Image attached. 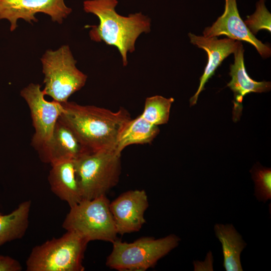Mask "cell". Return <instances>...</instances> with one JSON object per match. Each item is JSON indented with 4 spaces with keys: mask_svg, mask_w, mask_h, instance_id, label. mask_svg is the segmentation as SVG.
<instances>
[{
    "mask_svg": "<svg viewBox=\"0 0 271 271\" xmlns=\"http://www.w3.org/2000/svg\"><path fill=\"white\" fill-rule=\"evenodd\" d=\"M62 104L63 111L59 119L90 152L115 149L120 132L131 118L123 107L112 111L68 101Z\"/></svg>",
    "mask_w": 271,
    "mask_h": 271,
    "instance_id": "6da1fadb",
    "label": "cell"
},
{
    "mask_svg": "<svg viewBox=\"0 0 271 271\" xmlns=\"http://www.w3.org/2000/svg\"><path fill=\"white\" fill-rule=\"evenodd\" d=\"M117 4V0H86L83 6L86 13L95 15L99 21L98 25L88 26L91 40L116 47L126 66L127 54L135 51L139 37L151 31V20L142 13L121 16L115 10Z\"/></svg>",
    "mask_w": 271,
    "mask_h": 271,
    "instance_id": "7a4b0ae2",
    "label": "cell"
},
{
    "mask_svg": "<svg viewBox=\"0 0 271 271\" xmlns=\"http://www.w3.org/2000/svg\"><path fill=\"white\" fill-rule=\"evenodd\" d=\"M74 161L82 200L104 195L118 183L121 154L115 149L89 152Z\"/></svg>",
    "mask_w": 271,
    "mask_h": 271,
    "instance_id": "3957f363",
    "label": "cell"
},
{
    "mask_svg": "<svg viewBox=\"0 0 271 271\" xmlns=\"http://www.w3.org/2000/svg\"><path fill=\"white\" fill-rule=\"evenodd\" d=\"M89 242L71 231L36 245L26 262L27 271H83V260Z\"/></svg>",
    "mask_w": 271,
    "mask_h": 271,
    "instance_id": "277c9868",
    "label": "cell"
},
{
    "mask_svg": "<svg viewBox=\"0 0 271 271\" xmlns=\"http://www.w3.org/2000/svg\"><path fill=\"white\" fill-rule=\"evenodd\" d=\"M180 238L171 234L156 239L143 237L132 242L117 239L112 242V250L106 265L119 271H145L154 267L158 261L176 247Z\"/></svg>",
    "mask_w": 271,
    "mask_h": 271,
    "instance_id": "5b68a950",
    "label": "cell"
},
{
    "mask_svg": "<svg viewBox=\"0 0 271 271\" xmlns=\"http://www.w3.org/2000/svg\"><path fill=\"white\" fill-rule=\"evenodd\" d=\"M106 195L82 200L70 207L62 223L66 231L77 233L88 242L101 240L113 242L117 239L114 220Z\"/></svg>",
    "mask_w": 271,
    "mask_h": 271,
    "instance_id": "8992f818",
    "label": "cell"
},
{
    "mask_svg": "<svg viewBox=\"0 0 271 271\" xmlns=\"http://www.w3.org/2000/svg\"><path fill=\"white\" fill-rule=\"evenodd\" d=\"M44 74L43 91L60 103L82 88L87 76L76 67V60L68 45L56 50H48L41 58Z\"/></svg>",
    "mask_w": 271,
    "mask_h": 271,
    "instance_id": "52a82bcc",
    "label": "cell"
},
{
    "mask_svg": "<svg viewBox=\"0 0 271 271\" xmlns=\"http://www.w3.org/2000/svg\"><path fill=\"white\" fill-rule=\"evenodd\" d=\"M29 108L35 133L31 145L37 150L52 136L56 123L63 111L62 103L45 99L39 84L31 83L21 91Z\"/></svg>",
    "mask_w": 271,
    "mask_h": 271,
    "instance_id": "ba28073f",
    "label": "cell"
},
{
    "mask_svg": "<svg viewBox=\"0 0 271 271\" xmlns=\"http://www.w3.org/2000/svg\"><path fill=\"white\" fill-rule=\"evenodd\" d=\"M72 11L64 0H0V21L8 20L12 32L17 28L19 19L32 24L38 21L36 14L42 13L53 22L62 24Z\"/></svg>",
    "mask_w": 271,
    "mask_h": 271,
    "instance_id": "9c48e42d",
    "label": "cell"
},
{
    "mask_svg": "<svg viewBox=\"0 0 271 271\" xmlns=\"http://www.w3.org/2000/svg\"><path fill=\"white\" fill-rule=\"evenodd\" d=\"M148 207V197L144 190L126 191L110 202V210L117 234L123 235L140 231L146 222L145 213Z\"/></svg>",
    "mask_w": 271,
    "mask_h": 271,
    "instance_id": "30bf717a",
    "label": "cell"
},
{
    "mask_svg": "<svg viewBox=\"0 0 271 271\" xmlns=\"http://www.w3.org/2000/svg\"><path fill=\"white\" fill-rule=\"evenodd\" d=\"M225 2L223 13L212 26L205 28L203 36L224 35L233 40L245 41L252 45L263 58L269 57L270 47L258 40L248 29L239 16L236 0H225Z\"/></svg>",
    "mask_w": 271,
    "mask_h": 271,
    "instance_id": "8fae6325",
    "label": "cell"
},
{
    "mask_svg": "<svg viewBox=\"0 0 271 271\" xmlns=\"http://www.w3.org/2000/svg\"><path fill=\"white\" fill-rule=\"evenodd\" d=\"M36 150L41 160L50 165L64 160H75L90 152L59 119L50 139Z\"/></svg>",
    "mask_w": 271,
    "mask_h": 271,
    "instance_id": "7c38bea8",
    "label": "cell"
},
{
    "mask_svg": "<svg viewBox=\"0 0 271 271\" xmlns=\"http://www.w3.org/2000/svg\"><path fill=\"white\" fill-rule=\"evenodd\" d=\"M188 36L190 42L205 51L208 56L207 63L200 78L198 88L190 99V106H192L196 104L200 93L204 89L206 83L214 74L222 61L235 52L241 42L228 38L218 39L217 37L197 36L191 33L188 34Z\"/></svg>",
    "mask_w": 271,
    "mask_h": 271,
    "instance_id": "4fadbf2b",
    "label": "cell"
},
{
    "mask_svg": "<svg viewBox=\"0 0 271 271\" xmlns=\"http://www.w3.org/2000/svg\"><path fill=\"white\" fill-rule=\"evenodd\" d=\"M244 49L241 42L235 52L234 63L230 66L231 81L227 86L234 93L233 101V120L239 119L242 109L243 97L251 92L261 93L268 91L271 88L270 82H258L251 78L246 71L244 63Z\"/></svg>",
    "mask_w": 271,
    "mask_h": 271,
    "instance_id": "5bb4252c",
    "label": "cell"
},
{
    "mask_svg": "<svg viewBox=\"0 0 271 271\" xmlns=\"http://www.w3.org/2000/svg\"><path fill=\"white\" fill-rule=\"evenodd\" d=\"M75 160H68L51 164L48 182L52 192L71 207L80 202L81 195L75 168Z\"/></svg>",
    "mask_w": 271,
    "mask_h": 271,
    "instance_id": "9a60e30c",
    "label": "cell"
},
{
    "mask_svg": "<svg viewBox=\"0 0 271 271\" xmlns=\"http://www.w3.org/2000/svg\"><path fill=\"white\" fill-rule=\"evenodd\" d=\"M214 231L222 244L225 270L242 271L240 254L246 243L241 236L231 224H216Z\"/></svg>",
    "mask_w": 271,
    "mask_h": 271,
    "instance_id": "2e32d148",
    "label": "cell"
},
{
    "mask_svg": "<svg viewBox=\"0 0 271 271\" xmlns=\"http://www.w3.org/2000/svg\"><path fill=\"white\" fill-rule=\"evenodd\" d=\"M31 207V201L27 200L9 214L0 212V246L23 237L28 227Z\"/></svg>",
    "mask_w": 271,
    "mask_h": 271,
    "instance_id": "e0dca14e",
    "label": "cell"
},
{
    "mask_svg": "<svg viewBox=\"0 0 271 271\" xmlns=\"http://www.w3.org/2000/svg\"><path fill=\"white\" fill-rule=\"evenodd\" d=\"M159 132L157 125L150 123L140 115L126 123L119 135L115 149L121 154L129 145L150 143Z\"/></svg>",
    "mask_w": 271,
    "mask_h": 271,
    "instance_id": "ac0fdd59",
    "label": "cell"
},
{
    "mask_svg": "<svg viewBox=\"0 0 271 271\" xmlns=\"http://www.w3.org/2000/svg\"><path fill=\"white\" fill-rule=\"evenodd\" d=\"M174 101V99L172 97L167 98L161 95L148 97L146 99L144 109L141 115L150 123L157 126L167 123Z\"/></svg>",
    "mask_w": 271,
    "mask_h": 271,
    "instance_id": "d6986e66",
    "label": "cell"
},
{
    "mask_svg": "<svg viewBox=\"0 0 271 271\" xmlns=\"http://www.w3.org/2000/svg\"><path fill=\"white\" fill-rule=\"evenodd\" d=\"M255 183L254 195L258 200L266 202L271 199L270 168L256 165L251 170Z\"/></svg>",
    "mask_w": 271,
    "mask_h": 271,
    "instance_id": "ffe728a7",
    "label": "cell"
},
{
    "mask_svg": "<svg viewBox=\"0 0 271 271\" xmlns=\"http://www.w3.org/2000/svg\"><path fill=\"white\" fill-rule=\"evenodd\" d=\"M265 0L256 3L255 12L247 17L244 22L251 33L255 35L261 30L270 32L271 14L265 5Z\"/></svg>",
    "mask_w": 271,
    "mask_h": 271,
    "instance_id": "44dd1931",
    "label": "cell"
},
{
    "mask_svg": "<svg viewBox=\"0 0 271 271\" xmlns=\"http://www.w3.org/2000/svg\"><path fill=\"white\" fill-rule=\"evenodd\" d=\"M22 267L16 259L0 254V271H20Z\"/></svg>",
    "mask_w": 271,
    "mask_h": 271,
    "instance_id": "7402d4cb",
    "label": "cell"
}]
</instances>
